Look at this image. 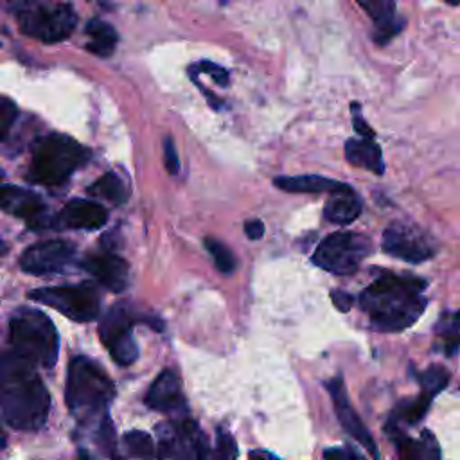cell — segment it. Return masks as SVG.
<instances>
[{
  "mask_svg": "<svg viewBox=\"0 0 460 460\" xmlns=\"http://www.w3.org/2000/svg\"><path fill=\"white\" fill-rule=\"evenodd\" d=\"M0 408L4 420L22 431L40 429L50 410V395L36 367L14 352H0Z\"/></svg>",
  "mask_w": 460,
  "mask_h": 460,
  "instance_id": "6da1fadb",
  "label": "cell"
},
{
  "mask_svg": "<svg viewBox=\"0 0 460 460\" xmlns=\"http://www.w3.org/2000/svg\"><path fill=\"white\" fill-rule=\"evenodd\" d=\"M424 288L426 282L422 279L386 273L361 293L359 305L368 313L376 329L404 331L417 322L426 307Z\"/></svg>",
  "mask_w": 460,
  "mask_h": 460,
  "instance_id": "7a4b0ae2",
  "label": "cell"
},
{
  "mask_svg": "<svg viewBox=\"0 0 460 460\" xmlns=\"http://www.w3.org/2000/svg\"><path fill=\"white\" fill-rule=\"evenodd\" d=\"M9 341L13 352L32 367L50 368L58 359L59 336L50 322L38 309L22 307L9 322Z\"/></svg>",
  "mask_w": 460,
  "mask_h": 460,
  "instance_id": "3957f363",
  "label": "cell"
},
{
  "mask_svg": "<svg viewBox=\"0 0 460 460\" xmlns=\"http://www.w3.org/2000/svg\"><path fill=\"white\" fill-rule=\"evenodd\" d=\"M115 395L113 381L92 359L77 356L68 365L65 399L77 419L104 411Z\"/></svg>",
  "mask_w": 460,
  "mask_h": 460,
  "instance_id": "277c9868",
  "label": "cell"
},
{
  "mask_svg": "<svg viewBox=\"0 0 460 460\" xmlns=\"http://www.w3.org/2000/svg\"><path fill=\"white\" fill-rule=\"evenodd\" d=\"M90 151L68 135L52 133L36 142L29 178L43 185L63 183L74 171L84 165Z\"/></svg>",
  "mask_w": 460,
  "mask_h": 460,
  "instance_id": "5b68a950",
  "label": "cell"
},
{
  "mask_svg": "<svg viewBox=\"0 0 460 460\" xmlns=\"http://www.w3.org/2000/svg\"><path fill=\"white\" fill-rule=\"evenodd\" d=\"M368 237L354 232H336L327 235L313 253V262L336 275H350L370 255Z\"/></svg>",
  "mask_w": 460,
  "mask_h": 460,
  "instance_id": "8992f818",
  "label": "cell"
},
{
  "mask_svg": "<svg viewBox=\"0 0 460 460\" xmlns=\"http://www.w3.org/2000/svg\"><path fill=\"white\" fill-rule=\"evenodd\" d=\"M29 296L36 302L54 307L61 314L68 316L75 322H90L99 314L101 298L97 289L84 282L74 286H50L40 288L29 293Z\"/></svg>",
  "mask_w": 460,
  "mask_h": 460,
  "instance_id": "52a82bcc",
  "label": "cell"
},
{
  "mask_svg": "<svg viewBox=\"0 0 460 460\" xmlns=\"http://www.w3.org/2000/svg\"><path fill=\"white\" fill-rule=\"evenodd\" d=\"M77 14L68 4L41 5L20 14V29L31 38L45 43L66 40L75 29Z\"/></svg>",
  "mask_w": 460,
  "mask_h": 460,
  "instance_id": "ba28073f",
  "label": "cell"
},
{
  "mask_svg": "<svg viewBox=\"0 0 460 460\" xmlns=\"http://www.w3.org/2000/svg\"><path fill=\"white\" fill-rule=\"evenodd\" d=\"M383 250L408 262H422L435 255V243L424 230L406 223H394L383 234Z\"/></svg>",
  "mask_w": 460,
  "mask_h": 460,
  "instance_id": "9c48e42d",
  "label": "cell"
},
{
  "mask_svg": "<svg viewBox=\"0 0 460 460\" xmlns=\"http://www.w3.org/2000/svg\"><path fill=\"white\" fill-rule=\"evenodd\" d=\"M156 456L174 460H196L198 449L205 440L201 429L194 420L183 419L178 422L160 424L158 428Z\"/></svg>",
  "mask_w": 460,
  "mask_h": 460,
  "instance_id": "30bf717a",
  "label": "cell"
},
{
  "mask_svg": "<svg viewBox=\"0 0 460 460\" xmlns=\"http://www.w3.org/2000/svg\"><path fill=\"white\" fill-rule=\"evenodd\" d=\"M75 246L63 239L41 241L29 246L22 257L20 266L31 275H50L61 271L74 257Z\"/></svg>",
  "mask_w": 460,
  "mask_h": 460,
  "instance_id": "8fae6325",
  "label": "cell"
},
{
  "mask_svg": "<svg viewBox=\"0 0 460 460\" xmlns=\"http://www.w3.org/2000/svg\"><path fill=\"white\" fill-rule=\"evenodd\" d=\"M327 388H329V394H331L332 402H334V411H336L338 420L343 426V429L354 440H358L374 456V460H379V449L376 446V440L372 438V435L368 433L367 426L363 424V420L359 419V415L352 408L341 377H334L332 381H329Z\"/></svg>",
  "mask_w": 460,
  "mask_h": 460,
  "instance_id": "7c38bea8",
  "label": "cell"
},
{
  "mask_svg": "<svg viewBox=\"0 0 460 460\" xmlns=\"http://www.w3.org/2000/svg\"><path fill=\"white\" fill-rule=\"evenodd\" d=\"M108 212L102 205L75 198L65 203V207L59 210V214L54 217V228H70V230H93L106 223Z\"/></svg>",
  "mask_w": 460,
  "mask_h": 460,
  "instance_id": "4fadbf2b",
  "label": "cell"
},
{
  "mask_svg": "<svg viewBox=\"0 0 460 460\" xmlns=\"http://www.w3.org/2000/svg\"><path fill=\"white\" fill-rule=\"evenodd\" d=\"M81 266L111 291H124L129 284L128 262L111 252L88 255L84 257Z\"/></svg>",
  "mask_w": 460,
  "mask_h": 460,
  "instance_id": "5bb4252c",
  "label": "cell"
},
{
  "mask_svg": "<svg viewBox=\"0 0 460 460\" xmlns=\"http://www.w3.org/2000/svg\"><path fill=\"white\" fill-rule=\"evenodd\" d=\"M146 404L162 413H171L183 408L185 399L180 377L172 370H162L146 394Z\"/></svg>",
  "mask_w": 460,
  "mask_h": 460,
  "instance_id": "9a60e30c",
  "label": "cell"
},
{
  "mask_svg": "<svg viewBox=\"0 0 460 460\" xmlns=\"http://www.w3.org/2000/svg\"><path fill=\"white\" fill-rule=\"evenodd\" d=\"M363 11L370 16L376 25L374 41L385 45L390 41L402 27L404 20L395 14V2L394 0H356Z\"/></svg>",
  "mask_w": 460,
  "mask_h": 460,
  "instance_id": "2e32d148",
  "label": "cell"
},
{
  "mask_svg": "<svg viewBox=\"0 0 460 460\" xmlns=\"http://www.w3.org/2000/svg\"><path fill=\"white\" fill-rule=\"evenodd\" d=\"M0 208L23 219H34L43 212L45 205L38 194L27 189L0 183Z\"/></svg>",
  "mask_w": 460,
  "mask_h": 460,
  "instance_id": "e0dca14e",
  "label": "cell"
},
{
  "mask_svg": "<svg viewBox=\"0 0 460 460\" xmlns=\"http://www.w3.org/2000/svg\"><path fill=\"white\" fill-rule=\"evenodd\" d=\"M275 187L286 190V192H309V194H318V192H329L336 194L341 190L350 189L347 183L336 181L332 178L318 176V174H302V176H277L273 180Z\"/></svg>",
  "mask_w": 460,
  "mask_h": 460,
  "instance_id": "ac0fdd59",
  "label": "cell"
},
{
  "mask_svg": "<svg viewBox=\"0 0 460 460\" xmlns=\"http://www.w3.org/2000/svg\"><path fill=\"white\" fill-rule=\"evenodd\" d=\"M386 429L390 431V437L395 444L399 460H438V447L435 444V438L429 437L428 431H424V435H422L426 440V444H422V442L408 437L406 433H402L394 424H390Z\"/></svg>",
  "mask_w": 460,
  "mask_h": 460,
  "instance_id": "d6986e66",
  "label": "cell"
},
{
  "mask_svg": "<svg viewBox=\"0 0 460 460\" xmlns=\"http://www.w3.org/2000/svg\"><path fill=\"white\" fill-rule=\"evenodd\" d=\"M345 158L358 167L383 174L385 162L381 147L370 138H350L345 142Z\"/></svg>",
  "mask_w": 460,
  "mask_h": 460,
  "instance_id": "ffe728a7",
  "label": "cell"
},
{
  "mask_svg": "<svg viewBox=\"0 0 460 460\" xmlns=\"http://www.w3.org/2000/svg\"><path fill=\"white\" fill-rule=\"evenodd\" d=\"M359 214H361V201L352 189L331 194L323 208V217L336 225L352 223Z\"/></svg>",
  "mask_w": 460,
  "mask_h": 460,
  "instance_id": "44dd1931",
  "label": "cell"
},
{
  "mask_svg": "<svg viewBox=\"0 0 460 460\" xmlns=\"http://www.w3.org/2000/svg\"><path fill=\"white\" fill-rule=\"evenodd\" d=\"M86 34L90 38L86 43L88 52L101 56V58L113 54L117 41H119V34L108 22H102L99 18L90 20L86 23Z\"/></svg>",
  "mask_w": 460,
  "mask_h": 460,
  "instance_id": "7402d4cb",
  "label": "cell"
},
{
  "mask_svg": "<svg viewBox=\"0 0 460 460\" xmlns=\"http://www.w3.org/2000/svg\"><path fill=\"white\" fill-rule=\"evenodd\" d=\"M131 334V318L126 313L124 307L115 305L111 307L99 323V336L106 347H110L113 341Z\"/></svg>",
  "mask_w": 460,
  "mask_h": 460,
  "instance_id": "603a6c76",
  "label": "cell"
},
{
  "mask_svg": "<svg viewBox=\"0 0 460 460\" xmlns=\"http://www.w3.org/2000/svg\"><path fill=\"white\" fill-rule=\"evenodd\" d=\"M88 194L101 196V198H104V199H108V201H111L115 205H120V203L126 201L124 181L115 172L102 174L93 185L88 187Z\"/></svg>",
  "mask_w": 460,
  "mask_h": 460,
  "instance_id": "cb8c5ba5",
  "label": "cell"
},
{
  "mask_svg": "<svg viewBox=\"0 0 460 460\" xmlns=\"http://www.w3.org/2000/svg\"><path fill=\"white\" fill-rule=\"evenodd\" d=\"M124 444L128 451L140 460H153L156 456V446L151 435L146 431H140V429L128 431L124 435Z\"/></svg>",
  "mask_w": 460,
  "mask_h": 460,
  "instance_id": "d4e9b609",
  "label": "cell"
},
{
  "mask_svg": "<svg viewBox=\"0 0 460 460\" xmlns=\"http://www.w3.org/2000/svg\"><path fill=\"white\" fill-rule=\"evenodd\" d=\"M419 381H420V386H422L420 394L433 399L449 383V370L440 367V365H431L419 376Z\"/></svg>",
  "mask_w": 460,
  "mask_h": 460,
  "instance_id": "484cf974",
  "label": "cell"
},
{
  "mask_svg": "<svg viewBox=\"0 0 460 460\" xmlns=\"http://www.w3.org/2000/svg\"><path fill=\"white\" fill-rule=\"evenodd\" d=\"M205 248L212 255L214 264L221 273H232L235 270V257L232 255V252L228 250L226 244H223L221 241H217L214 237H207Z\"/></svg>",
  "mask_w": 460,
  "mask_h": 460,
  "instance_id": "4316f807",
  "label": "cell"
},
{
  "mask_svg": "<svg viewBox=\"0 0 460 460\" xmlns=\"http://www.w3.org/2000/svg\"><path fill=\"white\" fill-rule=\"evenodd\" d=\"M429 404H431V397L420 394L411 402H406V404L401 406V419L410 422V424H415L417 420H420L426 415Z\"/></svg>",
  "mask_w": 460,
  "mask_h": 460,
  "instance_id": "83f0119b",
  "label": "cell"
},
{
  "mask_svg": "<svg viewBox=\"0 0 460 460\" xmlns=\"http://www.w3.org/2000/svg\"><path fill=\"white\" fill-rule=\"evenodd\" d=\"M16 117H18L16 104L11 99L0 95V140H4L9 135Z\"/></svg>",
  "mask_w": 460,
  "mask_h": 460,
  "instance_id": "f1b7e54d",
  "label": "cell"
},
{
  "mask_svg": "<svg viewBox=\"0 0 460 460\" xmlns=\"http://www.w3.org/2000/svg\"><path fill=\"white\" fill-rule=\"evenodd\" d=\"M198 72L208 74V75H210V77H212L219 86H228V72H226L223 66L216 65V63L201 61V63L194 65V66L190 68V75H192V79L198 75Z\"/></svg>",
  "mask_w": 460,
  "mask_h": 460,
  "instance_id": "f546056e",
  "label": "cell"
},
{
  "mask_svg": "<svg viewBox=\"0 0 460 460\" xmlns=\"http://www.w3.org/2000/svg\"><path fill=\"white\" fill-rule=\"evenodd\" d=\"M214 449H216V455L219 460H235V456H237L235 440L232 438L230 433H226L223 429L217 431V442H216Z\"/></svg>",
  "mask_w": 460,
  "mask_h": 460,
  "instance_id": "4dcf8cb0",
  "label": "cell"
},
{
  "mask_svg": "<svg viewBox=\"0 0 460 460\" xmlns=\"http://www.w3.org/2000/svg\"><path fill=\"white\" fill-rule=\"evenodd\" d=\"M164 165H165V171L172 176L180 172V158L171 137L164 138Z\"/></svg>",
  "mask_w": 460,
  "mask_h": 460,
  "instance_id": "1f68e13d",
  "label": "cell"
},
{
  "mask_svg": "<svg viewBox=\"0 0 460 460\" xmlns=\"http://www.w3.org/2000/svg\"><path fill=\"white\" fill-rule=\"evenodd\" d=\"M350 111H352V122H354L356 133H358L359 137H363V138L374 140L376 133H374V129L365 122L363 113H361V106H359L358 102H352V104H350Z\"/></svg>",
  "mask_w": 460,
  "mask_h": 460,
  "instance_id": "d6a6232c",
  "label": "cell"
},
{
  "mask_svg": "<svg viewBox=\"0 0 460 460\" xmlns=\"http://www.w3.org/2000/svg\"><path fill=\"white\" fill-rule=\"evenodd\" d=\"M331 300L336 305V309H340L343 313L349 311L352 307V304H354V298L349 293L341 291V289H332L331 291Z\"/></svg>",
  "mask_w": 460,
  "mask_h": 460,
  "instance_id": "836d02e7",
  "label": "cell"
},
{
  "mask_svg": "<svg viewBox=\"0 0 460 460\" xmlns=\"http://www.w3.org/2000/svg\"><path fill=\"white\" fill-rule=\"evenodd\" d=\"M323 456H325V460H363L361 456H358L350 449H338V447L327 449L323 453Z\"/></svg>",
  "mask_w": 460,
  "mask_h": 460,
  "instance_id": "e575fe53",
  "label": "cell"
},
{
  "mask_svg": "<svg viewBox=\"0 0 460 460\" xmlns=\"http://www.w3.org/2000/svg\"><path fill=\"white\" fill-rule=\"evenodd\" d=\"M244 234L250 237V239H261L262 234H264V225L261 219H248L244 223Z\"/></svg>",
  "mask_w": 460,
  "mask_h": 460,
  "instance_id": "d590c367",
  "label": "cell"
},
{
  "mask_svg": "<svg viewBox=\"0 0 460 460\" xmlns=\"http://www.w3.org/2000/svg\"><path fill=\"white\" fill-rule=\"evenodd\" d=\"M250 460H279V458H275L273 455H270L266 451H252Z\"/></svg>",
  "mask_w": 460,
  "mask_h": 460,
  "instance_id": "8d00e7d4",
  "label": "cell"
},
{
  "mask_svg": "<svg viewBox=\"0 0 460 460\" xmlns=\"http://www.w3.org/2000/svg\"><path fill=\"white\" fill-rule=\"evenodd\" d=\"M77 460H93V456L88 449H79L77 451Z\"/></svg>",
  "mask_w": 460,
  "mask_h": 460,
  "instance_id": "74e56055",
  "label": "cell"
},
{
  "mask_svg": "<svg viewBox=\"0 0 460 460\" xmlns=\"http://www.w3.org/2000/svg\"><path fill=\"white\" fill-rule=\"evenodd\" d=\"M449 316V320H451V323L458 329V332H460V311L458 313H453V314H447Z\"/></svg>",
  "mask_w": 460,
  "mask_h": 460,
  "instance_id": "f35d334b",
  "label": "cell"
},
{
  "mask_svg": "<svg viewBox=\"0 0 460 460\" xmlns=\"http://www.w3.org/2000/svg\"><path fill=\"white\" fill-rule=\"evenodd\" d=\"M4 446H5V437H4L2 428H0V449H4Z\"/></svg>",
  "mask_w": 460,
  "mask_h": 460,
  "instance_id": "ab89813d",
  "label": "cell"
},
{
  "mask_svg": "<svg viewBox=\"0 0 460 460\" xmlns=\"http://www.w3.org/2000/svg\"><path fill=\"white\" fill-rule=\"evenodd\" d=\"M111 458H113V460H128L126 456H122V455H117V453H113V455H111Z\"/></svg>",
  "mask_w": 460,
  "mask_h": 460,
  "instance_id": "60d3db41",
  "label": "cell"
},
{
  "mask_svg": "<svg viewBox=\"0 0 460 460\" xmlns=\"http://www.w3.org/2000/svg\"><path fill=\"white\" fill-rule=\"evenodd\" d=\"M5 248H7V244L0 239V253H4V252H5Z\"/></svg>",
  "mask_w": 460,
  "mask_h": 460,
  "instance_id": "b9f144b4",
  "label": "cell"
},
{
  "mask_svg": "<svg viewBox=\"0 0 460 460\" xmlns=\"http://www.w3.org/2000/svg\"><path fill=\"white\" fill-rule=\"evenodd\" d=\"M446 2L451 5H460V0H446Z\"/></svg>",
  "mask_w": 460,
  "mask_h": 460,
  "instance_id": "7bdbcfd3",
  "label": "cell"
},
{
  "mask_svg": "<svg viewBox=\"0 0 460 460\" xmlns=\"http://www.w3.org/2000/svg\"><path fill=\"white\" fill-rule=\"evenodd\" d=\"M23 2H29V0H23Z\"/></svg>",
  "mask_w": 460,
  "mask_h": 460,
  "instance_id": "ee69618b",
  "label": "cell"
},
{
  "mask_svg": "<svg viewBox=\"0 0 460 460\" xmlns=\"http://www.w3.org/2000/svg\"><path fill=\"white\" fill-rule=\"evenodd\" d=\"M0 176H2V171H0Z\"/></svg>",
  "mask_w": 460,
  "mask_h": 460,
  "instance_id": "f6af8a7d",
  "label": "cell"
}]
</instances>
